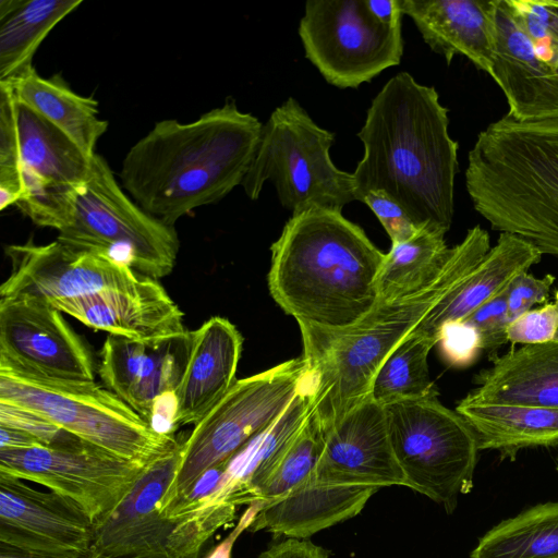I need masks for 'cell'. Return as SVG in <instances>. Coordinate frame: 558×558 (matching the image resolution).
I'll return each instance as SVG.
<instances>
[{
	"label": "cell",
	"instance_id": "cell-1",
	"mask_svg": "<svg viewBox=\"0 0 558 558\" xmlns=\"http://www.w3.org/2000/svg\"><path fill=\"white\" fill-rule=\"evenodd\" d=\"M364 155L352 172L355 201L381 191L417 225L445 231L454 214L459 144L434 87L400 72L373 98L357 133Z\"/></svg>",
	"mask_w": 558,
	"mask_h": 558
},
{
	"label": "cell",
	"instance_id": "cell-2",
	"mask_svg": "<svg viewBox=\"0 0 558 558\" xmlns=\"http://www.w3.org/2000/svg\"><path fill=\"white\" fill-rule=\"evenodd\" d=\"M262 126L232 99L192 122H156L125 155L121 185L145 211L174 227L242 184Z\"/></svg>",
	"mask_w": 558,
	"mask_h": 558
},
{
	"label": "cell",
	"instance_id": "cell-3",
	"mask_svg": "<svg viewBox=\"0 0 558 558\" xmlns=\"http://www.w3.org/2000/svg\"><path fill=\"white\" fill-rule=\"evenodd\" d=\"M270 251L269 292L299 325L347 328L378 303L385 254L341 210L292 215Z\"/></svg>",
	"mask_w": 558,
	"mask_h": 558
},
{
	"label": "cell",
	"instance_id": "cell-4",
	"mask_svg": "<svg viewBox=\"0 0 558 558\" xmlns=\"http://www.w3.org/2000/svg\"><path fill=\"white\" fill-rule=\"evenodd\" d=\"M490 248L481 226L450 247L437 274L420 289L377 305L356 324L323 329L300 324L303 359L315 379V413L325 429L369 396L386 357L445 298L459 289Z\"/></svg>",
	"mask_w": 558,
	"mask_h": 558
},
{
	"label": "cell",
	"instance_id": "cell-5",
	"mask_svg": "<svg viewBox=\"0 0 558 558\" xmlns=\"http://www.w3.org/2000/svg\"><path fill=\"white\" fill-rule=\"evenodd\" d=\"M465 186L493 230L558 255V119L519 122L506 113L478 133Z\"/></svg>",
	"mask_w": 558,
	"mask_h": 558
},
{
	"label": "cell",
	"instance_id": "cell-6",
	"mask_svg": "<svg viewBox=\"0 0 558 558\" xmlns=\"http://www.w3.org/2000/svg\"><path fill=\"white\" fill-rule=\"evenodd\" d=\"M92 158L0 83V210L16 205L39 227L60 231Z\"/></svg>",
	"mask_w": 558,
	"mask_h": 558
},
{
	"label": "cell",
	"instance_id": "cell-7",
	"mask_svg": "<svg viewBox=\"0 0 558 558\" xmlns=\"http://www.w3.org/2000/svg\"><path fill=\"white\" fill-rule=\"evenodd\" d=\"M336 135L320 128L293 97L263 124L251 167L242 182L246 196L258 199L270 181L280 204L292 215L310 208L342 210L355 201L352 173L330 158Z\"/></svg>",
	"mask_w": 558,
	"mask_h": 558
},
{
	"label": "cell",
	"instance_id": "cell-8",
	"mask_svg": "<svg viewBox=\"0 0 558 558\" xmlns=\"http://www.w3.org/2000/svg\"><path fill=\"white\" fill-rule=\"evenodd\" d=\"M0 401L31 410L82 440L118 457L148 464L175 439L158 433L110 389L0 366Z\"/></svg>",
	"mask_w": 558,
	"mask_h": 558
},
{
	"label": "cell",
	"instance_id": "cell-9",
	"mask_svg": "<svg viewBox=\"0 0 558 558\" xmlns=\"http://www.w3.org/2000/svg\"><path fill=\"white\" fill-rule=\"evenodd\" d=\"M57 240L106 255L154 279L174 268L179 239L170 227L131 199L107 160L95 154L87 179L73 192Z\"/></svg>",
	"mask_w": 558,
	"mask_h": 558
},
{
	"label": "cell",
	"instance_id": "cell-10",
	"mask_svg": "<svg viewBox=\"0 0 558 558\" xmlns=\"http://www.w3.org/2000/svg\"><path fill=\"white\" fill-rule=\"evenodd\" d=\"M405 486L452 513L473 486L478 440L470 424L435 391L384 407Z\"/></svg>",
	"mask_w": 558,
	"mask_h": 558
},
{
	"label": "cell",
	"instance_id": "cell-11",
	"mask_svg": "<svg viewBox=\"0 0 558 558\" xmlns=\"http://www.w3.org/2000/svg\"><path fill=\"white\" fill-rule=\"evenodd\" d=\"M307 364L303 357L239 379L184 439L177 475L161 508L182 495L205 471L230 460L264 433L300 389Z\"/></svg>",
	"mask_w": 558,
	"mask_h": 558
},
{
	"label": "cell",
	"instance_id": "cell-12",
	"mask_svg": "<svg viewBox=\"0 0 558 558\" xmlns=\"http://www.w3.org/2000/svg\"><path fill=\"white\" fill-rule=\"evenodd\" d=\"M183 441L171 445L142 471L130 494L95 524L92 553L119 558H199L223 519L186 520L165 515L161 502L182 457Z\"/></svg>",
	"mask_w": 558,
	"mask_h": 558
},
{
	"label": "cell",
	"instance_id": "cell-13",
	"mask_svg": "<svg viewBox=\"0 0 558 558\" xmlns=\"http://www.w3.org/2000/svg\"><path fill=\"white\" fill-rule=\"evenodd\" d=\"M299 36L306 59L338 88L371 82L403 53L401 25L379 22L366 0L306 1Z\"/></svg>",
	"mask_w": 558,
	"mask_h": 558
},
{
	"label": "cell",
	"instance_id": "cell-14",
	"mask_svg": "<svg viewBox=\"0 0 558 558\" xmlns=\"http://www.w3.org/2000/svg\"><path fill=\"white\" fill-rule=\"evenodd\" d=\"M146 465L88 442L64 449L37 446L0 450L1 474L37 483L72 499L94 525L130 494Z\"/></svg>",
	"mask_w": 558,
	"mask_h": 558
},
{
	"label": "cell",
	"instance_id": "cell-15",
	"mask_svg": "<svg viewBox=\"0 0 558 558\" xmlns=\"http://www.w3.org/2000/svg\"><path fill=\"white\" fill-rule=\"evenodd\" d=\"M46 300L0 298V366L66 381H93L86 342Z\"/></svg>",
	"mask_w": 558,
	"mask_h": 558
},
{
	"label": "cell",
	"instance_id": "cell-16",
	"mask_svg": "<svg viewBox=\"0 0 558 558\" xmlns=\"http://www.w3.org/2000/svg\"><path fill=\"white\" fill-rule=\"evenodd\" d=\"M94 522L72 499L0 473V550L27 558H85Z\"/></svg>",
	"mask_w": 558,
	"mask_h": 558
},
{
	"label": "cell",
	"instance_id": "cell-17",
	"mask_svg": "<svg viewBox=\"0 0 558 558\" xmlns=\"http://www.w3.org/2000/svg\"><path fill=\"white\" fill-rule=\"evenodd\" d=\"M11 271L0 298L31 295L54 302L131 287L144 276L106 255L80 250L59 240L49 244L5 247Z\"/></svg>",
	"mask_w": 558,
	"mask_h": 558
},
{
	"label": "cell",
	"instance_id": "cell-18",
	"mask_svg": "<svg viewBox=\"0 0 558 558\" xmlns=\"http://www.w3.org/2000/svg\"><path fill=\"white\" fill-rule=\"evenodd\" d=\"M193 331L154 340L109 333L98 373L108 389L155 427L161 404L175 403L190 360Z\"/></svg>",
	"mask_w": 558,
	"mask_h": 558
},
{
	"label": "cell",
	"instance_id": "cell-19",
	"mask_svg": "<svg viewBox=\"0 0 558 558\" xmlns=\"http://www.w3.org/2000/svg\"><path fill=\"white\" fill-rule=\"evenodd\" d=\"M312 478L320 484L405 486L384 405L368 396L326 429Z\"/></svg>",
	"mask_w": 558,
	"mask_h": 558
},
{
	"label": "cell",
	"instance_id": "cell-20",
	"mask_svg": "<svg viewBox=\"0 0 558 558\" xmlns=\"http://www.w3.org/2000/svg\"><path fill=\"white\" fill-rule=\"evenodd\" d=\"M494 3L492 78L507 98L508 114L519 122L558 119V68L537 58L533 40L517 21L509 0Z\"/></svg>",
	"mask_w": 558,
	"mask_h": 558
},
{
	"label": "cell",
	"instance_id": "cell-21",
	"mask_svg": "<svg viewBox=\"0 0 558 558\" xmlns=\"http://www.w3.org/2000/svg\"><path fill=\"white\" fill-rule=\"evenodd\" d=\"M86 326L133 340H154L185 332L184 314L154 278L52 304Z\"/></svg>",
	"mask_w": 558,
	"mask_h": 558
},
{
	"label": "cell",
	"instance_id": "cell-22",
	"mask_svg": "<svg viewBox=\"0 0 558 558\" xmlns=\"http://www.w3.org/2000/svg\"><path fill=\"white\" fill-rule=\"evenodd\" d=\"M424 43L450 64L453 57L468 58L478 70L493 75L495 56L494 0H398Z\"/></svg>",
	"mask_w": 558,
	"mask_h": 558
},
{
	"label": "cell",
	"instance_id": "cell-23",
	"mask_svg": "<svg viewBox=\"0 0 558 558\" xmlns=\"http://www.w3.org/2000/svg\"><path fill=\"white\" fill-rule=\"evenodd\" d=\"M243 338L227 318L214 316L193 331L190 360L174 392L175 424H197L235 384Z\"/></svg>",
	"mask_w": 558,
	"mask_h": 558
},
{
	"label": "cell",
	"instance_id": "cell-24",
	"mask_svg": "<svg viewBox=\"0 0 558 558\" xmlns=\"http://www.w3.org/2000/svg\"><path fill=\"white\" fill-rule=\"evenodd\" d=\"M462 400L477 404L558 408V336L490 360Z\"/></svg>",
	"mask_w": 558,
	"mask_h": 558
},
{
	"label": "cell",
	"instance_id": "cell-25",
	"mask_svg": "<svg viewBox=\"0 0 558 558\" xmlns=\"http://www.w3.org/2000/svg\"><path fill=\"white\" fill-rule=\"evenodd\" d=\"M378 489L366 485L320 484L311 476L282 497L262 504L248 530L305 539L357 515Z\"/></svg>",
	"mask_w": 558,
	"mask_h": 558
},
{
	"label": "cell",
	"instance_id": "cell-26",
	"mask_svg": "<svg viewBox=\"0 0 558 558\" xmlns=\"http://www.w3.org/2000/svg\"><path fill=\"white\" fill-rule=\"evenodd\" d=\"M543 255L530 241L501 232L466 281L439 302L413 331L438 343L445 324L465 320L480 306L504 293L514 278L527 272Z\"/></svg>",
	"mask_w": 558,
	"mask_h": 558
},
{
	"label": "cell",
	"instance_id": "cell-27",
	"mask_svg": "<svg viewBox=\"0 0 558 558\" xmlns=\"http://www.w3.org/2000/svg\"><path fill=\"white\" fill-rule=\"evenodd\" d=\"M456 411L473 428L480 450H496L501 460L514 461L518 453L527 448L558 449V408L460 400Z\"/></svg>",
	"mask_w": 558,
	"mask_h": 558
},
{
	"label": "cell",
	"instance_id": "cell-28",
	"mask_svg": "<svg viewBox=\"0 0 558 558\" xmlns=\"http://www.w3.org/2000/svg\"><path fill=\"white\" fill-rule=\"evenodd\" d=\"M8 84L15 97L70 137L89 158L108 122L98 117V101L76 94L61 74L40 76L34 68Z\"/></svg>",
	"mask_w": 558,
	"mask_h": 558
},
{
	"label": "cell",
	"instance_id": "cell-29",
	"mask_svg": "<svg viewBox=\"0 0 558 558\" xmlns=\"http://www.w3.org/2000/svg\"><path fill=\"white\" fill-rule=\"evenodd\" d=\"M82 0L0 1V83L34 69L33 58L48 34Z\"/></svg>",
	"mask_w": 558,
	"mask_h": 558
},
{
	"label": "cell",
	"instance_id": "cell-30",
	"mask_svg": "<svg viewBox=\"0 0 558 558\" xmlns=\"http://www.w3.org/2000/svg\"><path fill=\"white\" fill-rule=\"evenodd\" d=\"M471 558H558V501L537 504L488 530Z\"/></svg>",
	"mask_w": 558,
	"mask_h": 558
},
{
	"label": "cell",
	"instance_id": "cell-31",
	"mask_svg": "<svg viewBox=\"0 0 558 558\" xmlns=\"http://www.w3.org/2000/svg\"><path fill=\"white\" fill-rule=\"evenodd\" d=\"M446 233L444 229L426 223L409 240L391 244L378 274V302L409 294L437 274L450 250Z\"/></svg>",
	"mask_w": 558,
	"mask_h": 558
},
{
	"label": "cell",
	"instance_id": "cell-32",
	"mask_svg": "<svg viewBox=\"0 0 558 558\" xmlns=\"http://www.w3.org/2000/svg\"><path fill=\"white\" fill-rule=\"evenodd\" d=\"M436 344L426 335L412 331L380 365L371 387V399L385 407L437 391L427 363L429 351Z\"/></svg>",
	"mask_w": 558,
	"mask_h": 558
},
{
	"label": "cell",
	"instance_id": "cell-33",
	"mask_svg": "<svg viewBox=\"0 0 558 558\" xmlns=\"http://www.w3.org/2000/svg\"><path fill=\"white\" fill-rule=\"evenodd\" d=\"M325 437L326 430L314 408L300 430L276 461L268 477L259 488L255 501L262 504L274 501L308 480L320 458Z\"/></svg>",
	"mask_w": 558,
	"mask_h": 558
},
{
	"label": "cell",
	"instance_id": "cell-34",
	"mask_svg": "<svg viewBox=\"0 0 558 558\" xmlns=\"http://www.w3.org/2000/svg\"><path fill=\"white\" fill-rule=\"evenodd\" d=\"M0 426L21 429L49 448H75L86 441L61 428L36 412L0 401Z\"/></svg>",
	"mask_w": 558,
	"mask_h": 558
},
{
	"label": "cell",
	"instance_id": "cell-35",
	"mask_svg": "<svg viewBox=\"0 0 558 558\" xmlns=\"http://www.w3.org/2000/svg\"><path fill=\"white\" fill-rule=\"evenodd\" d=\"M558 336V290L554 301L522 314L507 328L508 342L533 344L553 340Z\"/></svg>",
	"mask_w": 558,
	"mask_h": 558
},
{
	"label": "cell",
	"instance_id": "cell-36",
	"mask_svg": "<svg viewBox=\"0 0 558 558\" xmlns=\"http://www.w3.org/2000/svg\"><path fill=\"white\" fill-rule=\"evenodd\" d=\"M465 322L476 330L481 349L489 353V359L497 356V351L508 342L510 323L505 292L480 306Z\"/></svg>",
	"mask_w": 558,
	"mask_h": 558
},
{
	"label": "cell",
	"instance_id": "cell-37",
	"mask_svg": "<svg viewBox=\"0 0 558 558\" xmlns=\"http://www.w3.org/2000/svg\"><path fill=\"white\" fill-rule=\"evenodd\" d=\"M359 202L364 203L375 214L391 243L412 238L422 226H417L408 213L391 197L381 191H369Z\"/></svg>",
	"mask_w": 558,
	"mask_h": 558
},
{
	"label": "cell",
	"instance_id": "cell-38",
	"mask_svg": "<svg viewBox=\"0 0 558 558\" xmlns=\"http://www.w3.org/2000/svg\"><path fill=\"white\" fill-rule=\"evenodd\" d=\"M509 3L532 40L547 37L558 46V8L551 0H509Z\"/></svg>",
	"mask_w": 558,
	"mask_h": 558
},
{
	"label": "cell",
	"instance_id": "cell-39",
	"mask_svg": "<svg viewBox=\"0 0 558 558\" xmlns=\"http://www.w3.org/2000/svg\"><path fill=\"white\" fill-rule=\"evenodd\" d=\"M437 344L445 360L454 366L469 365L482 350L476 330L465 320L445 324Z\"/></svg>",
	"mask_w": 558,
	"mask_h": 558
},
{
	"label": "cell",
	"instance_id": "cell-40",
	"mask_svg": "<svg viewBox=\"0 0 558 558\" xmlns=\"http://www.w3.org/2000/svg\"><path fill=\"white\" fill-rule=\"evenodd\" d=\"M555 276L543 278L523 272L512 280L505 291L509 323L531 310L534 304L545 303L549 296Z\"/></svg>",
	"mask_w": 558,
	"mask_h": 558
},
{
	"label": "cell",
	"instance_id": "cell-41",
	"mask_svg": "<svg viewBox=\"0 0 558 558\" xmlns=\"http://www.w3.org/2000/svg\"><path fill=\"white\" fill-rule=\"evenodd\" d=\"M258 558H329V553L310 541L288 538L272 545Z\"/></svg>",
	"mask_w": 558,
	"mask_h": 558
},
{
	"label": "cell",
	"instance_id": "cell-42",
	"mask_svg": "<svg viewBox=\"0 0 558 558\" xmlns=\"http://www.w3.org/2000/svg\"><path fill=\"white\" fill-rule=\"evenodd\" d=\"M262 507V504L258 501L248 505V508L244 511L233 531L222 542L215 546L205 558H231L235 541L251 526Z\"/></svg>",
	"mask_w": 558,
	"mask_h": 558
},
{
	"label": "cell",
	"instance_id": "cell-43",
	"mask_svg": "<svg viewBox=\"0 0 558 558\" xmlns=\"http://www.w3.org/2000/svg\"><path fill=\"white\" fill-rule=\"evenodd\" d=\"M37 446H41V444L28 433L0 426V450L27 449Z\"/></svg>",
	"mask_w": 558,
	"mask_h": 558
},
{
	"label": "cell",
	"instance_id": "cell-44",
	"mask_svg": "<svg viewBox=\"0 0 558 558\" xmlns=\"http://www.w3.org/2000/svg\"><path fill=\"white\" fill-rule=\"evenodd\" d=\"M0 558H27V557H24V556H21V555H16V554H13V553H9V551H4V550H0ZM85 558H119V557H112V556H107V555H98V554H90L89 556L85 557Z\"/></svg>",
	"mask_w": 558,
	"mask_h": 558
},
{
	"label": "cell",
	"instance_id": "cell-45",
	"mask_svg": "<svg viewBox=\"0 0 558 558\" xmlns=\"http://www.w3.org/2000/svg\"><path fill=\"white\" fill-rule=\"evenodd\" d=\"M553 3L558 8V1H553Z\"/></svg>",
	"mask_w": 558,
	"mask_h": 558
}]
</instances>
